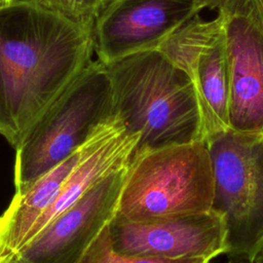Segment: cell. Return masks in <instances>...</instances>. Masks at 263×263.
Here are the masks:
<instances>
[{"label":"cell","instance_id":"obj_1","mask_svg":"<svg viewBox=\"0 0 263 263\" xmlns=\"http://www.w3.org/2000/svg\"><path fill=\"white\" fill-rule=\"evenodd\" d=\"M92 29L41 6L0 7V135L14 149L92 61Z\"/></svg>","mask_w":263,"mask_h":263},{"label":"cell","instance_id":"obj_2","mask_svg":"<svg viewBox=\"0 0 263 263\" xmlns=\"http://www.w3.org/2000/svg\"><path fill=\"white\" fill-rule=\"evenodd\" d=\"M107 69L113 114L127 133L140 135L136 150L204 142L196 87L158 48L128 55Z\"/></svg>","mask_w":263,"mask_h":263},{"label":"cell","instance_id":"obj_3","mask_svg":"<svg viewBox=\"0 0 263 263\" xmlns=\"http://www.w3.org/2000/svg\"><path fill=\"white\" fill-rule=\"evenodd\" d=\"M214 173L204 142L135 150L116 216L135 222L212 211Z\"/></svg>","mask_w":263,"mask_h":263},{"label":"cell","instance_id":"obj_4","mask_svg":"<svg viewBox=\"0 0 263 263\" xmlns=\"http://www.w3.org/2000/svg\"><path fill=\"white\" fill-rule=\"evenodd\" d=\"M113 115L107 66L91 61L15 148L14 187L21 191L66 160Z\"/></svg>","mask_w":263,"mask_h":263},{"label":"cell","instance_id":"obj_5","mask_svg":"<svg viewBox=\"0 0 263 263\" xmlns=\"http://www.w3.org/2000/svg\"><path fill=\"white\" fill-rule=\"evenodd\" d=\"M214 173L212 210L226 227V256L254 260L263 246V137L228 129L206 143Z\"/></svg>","mask_w":263,"mask_h":263},{"label":"cell","instance_id":"obj_6","mask_svg":"<svg viewBox=\"0 0 263 263\" xmlns=\"http://www.w3.org/2000/svg\"><path fill=\"white\" fill-rule=\"evenodd\" d=\"M216 9L225 38L230 129L263 137V0H224Z\"/></svg>","mask_w":263,"mask_h":263},{"label":"cell","instance_id":"obj_7","mask_svg":"<svg viewBox=\"0 0 263 263\" xmlns=\"http://www.w3.org/2000/svg\"><path fill=\"white\" fill-rule=\"evenodd\" d=\"M192 79L201 105L204 143L230 129L225 38L220 18L195 15L158 47Z\"/></svg>","mask_w":263,"mask_h":263},{"label":"cell","instance_id":"obj_8","mask_svg":"<svg viewBox=\"0 0 263 263\" xmlns=\"http://www.w3.org/2000/svg\"><path fill=\"white\" fill-rule=\"evenodd\" d=\"M200 10L194 0H111L92 30L98 60L107 66L158 48Z\"/></svg>","mask_w":263,"mask_h":263},{"label":"cell","instance_id":"obj_9","mask_svg":"<svg viewBox=\"0 0 263 263\" xmlns=\"http://www.w3.org/2000/svg\"><path fill=\"white\" fill-rule=\"evenodd\" d=\"M109 228L113 247L124 254L210 261L227 254L225 222L213 210L147 222L115 216Z\"/></svg>","mask_w":263,"mask_h":263},{"label":"cell","instance_id":"obj_10","mask_svg":"<svg viewBox=\"0 0 263 263\" xmlns=\"http://www.w3.org/2000/svg\"><path fill=\"white\" fill-rule=\"evenodd\" d=\"M126 168H118L98 182L15 257L27 263H80L117 214Z\"/></svg>","mask_w":263,"mask_h":263},{"label":"cell","instance_id":"obj_11","mask_svg":"<svg viewBox=\"0 0 263 263\" xmlns=\"http://www.w3.org/2000/svg\"><path fill=\"white\" fill-rule=\"evenodd\" d=\"M110 225V224H109ZM109 225L92 241L80 263H198L205 259H167L118 252L112 245Z\"/></svg>","mask_w":263,"mask_h":263},{"label":"cell","instance_id":"obj_12","mask_svg":"<svg viewBox=\"0 0 263 263\" xmlns=\"http://www.w3.org/2000/svg\"><path fill=\"white\" fill-rule=\"evenodd\" d=\"M51 10L76 24L93 30L95 23L111 0H36Z\"/></svg>","mask_w":263,"mask_h":263},{"label":"cell","instance_id":"obj_13","mask_svg":"<svg viewBox=\"0 0 263 263\" xmlns=\"http://www.w3.org/2000/svg\"><path fill=\"white\" fill-rule=\"evenodd\" d=\"M196 4L201 8H217L220 3H222L224 0H194Z\"/></svg>","mask_w":263,"mask_h":263},{"label":"cell","instance_id":"obj_14","mask_svg":"<svg viewBox=\"0 0 263 263\" xmlns=\"http://www.w3.org/2000/svg\"><path fill=\"white\" fill-rule=\"evenodd\" d=\"M224 263H254V260L245 257H232L228 256V259Z\"/></svg>","mask_w":263,"mask_h":263},{"label":"cell","instance_id":"obj_15","mask_svg":"<svg viewBox=\"0 0 263 263\" xmlns=\"http://www.w3.org/2000/svg\"><path fill=\"white\" fill-rule=\"evenodd\" d=\"M254 263H263V246L261 247L256 257L254 258Z\"/></svg>","mask_w":263,"mask_h":263},{"label":"cell","instance_id":"obj_16","mask_svg":"<svg viewBox=\"0 0 263 263\" xmlns=\"http://www.w3.org/2000/svg\"><path fill=\"white\" fill-rule=\"evenodd\" d=\"M4 263H27V262H25V261L21 260L20 258L15 257V258H13V259H11V260H8V261H6V262H4Z\"/></svg>","mask_w":263,"mask_h":263},{"label":"cell","instance_id":"obj_17","mask_svg":"<svg viewBox=\"0 0 263 263\" xmlns=\"http://www.w3.org/2000/svg\"><path fill=\"white\" fill-rule=\"evenodd\" d=\"M14 0H0V7H3V6H6L10 3H12Z\"/></svg>","mask_w":263,"mask_h":263},{"label":"cell","instance_id":"obj_18","mask_svg":"<svg viewBox=\"0 0 263 263\" xmlns=\"http://www.w3.org/2000/svg\"><path fill=\"white\" fill-rule=\"evenodd\" d=\"M198 263H211L210 260H202V261H199Z\"/></svg>","mask_w":263,"mask_h":263}]
</instances>
